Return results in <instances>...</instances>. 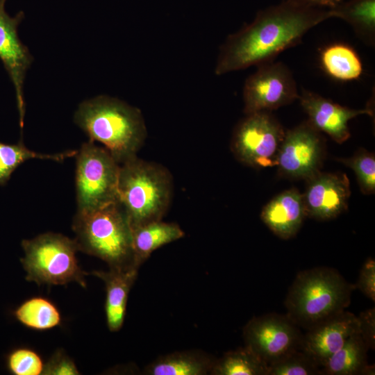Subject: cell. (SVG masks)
Listing matches in <instances>:
<instances>
[{
  "mask_svg": "<svg viewBox=\"0 0 375 375\" xmlns=\"http://www.w3.org/2000/svg\"><path fill=\"white\" fill-rule=\"evenodd\" d=\"M357 333V316L344 310L307 330L303 335L301 350L322 367L351 335Z\"/></svg>",
  "mask_w": 375,
  "mask_h": 375,
  "instance_id": "cell-15",
  "label": "cell"
},
{
  "mask_svg": "<svg viewBox=\"0 0 375 375\" xmlns=\"http://www.w3.org/2000/svg\"><path fill=\"white\" fill-rule=\"evenodd\" d=\"M303 335L286 315L276 313L253 317L243 328L244 346L268 365L301 349Z\"/></svg>",
  "mask_w": 375,
  "mask_h": 375,
  "instance_id": "cell-11",
  "label": "cell"
},
{
  "mask_svg": "<svg viewBox=\"0 0 375 375\" xmlns=\"http://www.w3.org/2000/svg\"><path fill=\"white\" fill-rule=\"evenodd\" d=\"M306 217L302 193L294 188L275 196L262 208L260 213L263 223L283 240L297 235Z\"/></svg>",
  "mask_w": 375,
  "mask_h": 375,
  "instance_id": "cell-16",
  "label": "cell"
},
{
  "mask_svg": "<svg viewBox=\"0 0 375 375\" xmlns=\"http://www.w3.org/2000/svg\"><path fill=\"white\" fill-rule=\"evenodd\" d=\"M8 366L15 375H40L42 374L44 364L35 351L23 348L16 349L9 355Z\"/></svg>",
  "mask_w": 375,
  "mask_h": 375,
  "instance_id": "cell-28",
  "label": "cell"
},
{
  "mask_svg": "<svg viewBox=\"0 0 375 375\" xmlns=\"http://www.w3.org/2000/svg\"><path fill=\"white\" fill-rule=\"evenodd\" d=\"M6 0H0V60L15 88L22 129L25 115L24 82L26 72L33 61L28 49L19 40L17 28L24 17L22 11L10 17L5 10Z\"/></svg>",
  "mask_w": 375,
  "mask_h": 375,
  "instance_id": "cell-12",
  "label": "cell"
},
{
  "mask_svg": "<svg viewBox=\"0 0 375 375\" xmlns=\"http://www.w3.org/2000/svg\"><path fill=\"white\" fill-rule=\"evenodd\" d=\"M321 62L326 72L339 81L357 79L362 72L359 56L346 44H335L327 47L322 52Z\"/></svg>",
  "mask_w": 375,
  "mask_h": 375,
  "instance_id": "cell-22",
  "label": "cell"
},
{
  "mask_svg": "<svg viewBox=\"0 0 375 375\" xmlns=\"http://www.w3.org/2000/svg\"><path fill=\"white\" fill-rule=\"evenodd\" d=\"M79 372L74 362L62 350L56 351L44 364L42 374L78 375Z\"/></svg>",
  "mask_w": 375,
  "mask_h": 375,
  "instance_id": "cell-29",
  "label": "cell"
},
{
  "mask_svg": "<svg viewBox=\"0 0 375 375\" xmlns=\"http://www.w3.org/2000/svg\"><path fill=\"white\" fill-rule=\"evenodd\" d=\"M72 229L78 251L106 262L109 269H139L127 215L116 201L91 212H77Z\"/></svg>",
  "mask_w": 375,
  "mask_h": 375,
  "instance_id": "cell-3",
  "label": "cell"
},
{
  "mask_svg": "<svg viewBox=\"0 0 375 375\" xmlns=\"http://www.w3.org/2000/svg\"><path fill=\"white\" fill-rule=\"evenodd\" d=\"M173 179L164 166L136 156L119 165L117 200L131 228L162 220L173 194Z\"/></svg>",
  "mask_w": 375,
  "mask_h": 375,
  "instance_id": "cell-5",
  "label": "cell"
},
{
  "mask_svg": "<svg viewBox=\"0 0 375 375\" xmlns=\"http://www.w3.org/2000/svg\"><path fill=\"white\" fill-rule=\"evenodd\" d=\"M201 350L174 351L158 357L144 369L146 375H210L216 360Z\"/></svg>",
  "mask_w": 375,
  "mask_h": 375,
  "instance_id": "cell-18",
  "label": "cell"
},
{
  "mask_svg": "<svg viewBox=\"0 0 375 375\" xmlns=\"http://www.w3.org/2000/svg\"><path fill=\"white\" fill-rule=\"evenodd\" d=\"M331 17L327 8L293 0L261 10L252 22L227 38L220 49L215 74L272 62L282 51L299 44L310 29Z\"/></svg>",
  "mask_w": 375,
  "mask_h": 375,
  "instance_id": "cell-1",
  "label": "cell"
},
{
  "mask_svg": "<svg viewBox=\"0 0 375 375\" xmlns=\"http://www.w3.org/2000/svg\"><path fill=\"white\" fill-rule=\"evenodd\" d=\"M75 156L77 212H91L117 201L120 165L110 153L89 140Z\"/></svg>",
  "mask_w": 375,
  "mask_h": 375,
  "instance_id": "cell-7",
  "label": "cell"
},
{
  "mask_svg": "<svg viewBox=\"0 0 375 375\" xmlns=\"http://www.w3.org/2000/svg\"><path fill=\"white\" fill-rule=\"evenodd\" d=\"M324 157V139L307 120L285 131L277 156L278 174L306 181L321 171Z\"/></svg>",
  "mask_w": 375,
  "mask_h": 375,
  "instance_id": "cell-10",
  "label": "cell"
},
{
  "mask_svg": "<svg viewBox=\"0 0 375 375\" xmlns=\"http://www.w3.org/2000/svg\"><path fill=\"white\" fill-rule=\"evenodd\" d=\"M285 131L272 112L247 114L234 129L231 150L244 165L257 169L276 166Z\"/></svg>",
  "mask_w": 375,
  "mask_h": 375,
  "instance_id": "cell-8",
  "label": "cell"
},
{
  "mask_svg": "<svg viewBox=\"0 0 375 375\" xmlns=\"http://www.w3.org/2000/svg\"><path fill=\"white\" fill-rule=\"evenodd\" d=\"M367 350L360 334H353L322 364V374H374V365L367 362Z\"/></svg>",
  "mask_w": 375,
  "mask_h": 375,
  "instance_id": "cell-19",
  "label": "cell"
},
{
  "mask_svg": "<svg viewBox=\"0 0 375 375\" xmlns=\"http://www.w3.org/2000/svg\"><path fill=\"white\" fill-rule=\"evenodd\" d=\"M358 333L368 349H375V309H367L357 316Z\"/></svg>",
  "mask_w": 375,
  "mask_h": 375,
  "instance_id": "cell-31",
  "label": "cell"
},
{
  "mask_svg": "<svg viewBox=\"0 0 375 375\" xmlns=\"http://www.w3.org/2000/svg\"><path fill=\"white\" fill-rule=\"evenodd\" d=\"M337 160L354 172L362 193L374 194L375 156L374 153L360 149L350 158Z\"/></svg>",
  "mask_w": 375,
  "mask_h": 375,
  "instance_id": "cell-27",
  "label": "cell"
},
{
  "mask_svg": "<svg viewBox=\"0 0 375 375\" xmlns=\"http://www.w3.org/2000/svg\"><path fill=\"white\" fill-rule=\"evenodd\" d=\"M319 367L312 358L298 349L269 365L267 375L322 374Z\"/></svg>",
  "mask_w": 375,
  "mask_h": 375,
  "instance_id": "cell-26",
  "label": "cell"
},
{
  "mask_svg": "<svg viewBox=\"0 0 375 375\" xmlns=\"http://www.w3.org/2000/svg\"><path fill=\"white\" fill-rule=\"evenodd\" d=\"M24 256L21 262L26 272V278L38 285H65L76 282L86 287V274L76 257L77 244L62 234L45 233L24 240Z\"/></svg>",
  "mask_w": 375,
  "mask_h": 375,
  "instance_id": "cell-6",
  "label": "cell"
},
{
  "mask_svg": "<svg viewBox=\"0 0 375 375\" xmlns=\"http://www.w3.org/2000/svg\"><path fill=\"white\" fill-rule=\"evenodd\" d=\"M306 182L305 192L302 193L306 217L329 220L347 209L351 189L346 174L320 171Z\"/></svg>",
  "mask_w": 375,
  "mask_h": 375,
  "instance_id": "cell-13",
  "label": "cell"
},
{
  "mask_svg": "<svg viewBox=\"0 0 375 375\" xmlns=\"http://www.w3.org/2000/svg\"><path fill=\"white\" fill-rule=\"evenodd\" d=\"M15 315L25 326L39 331L53 328L61 322L56 306L49 299L39 297L24 301L17 308Z\"/></svg>",
  "mask_w": 375,
  "mask_h": 375,
  "instance_id": "cell-24",
  "label": "cell"
},
{
  "mask_svg": "<svg viewBox=\"0 0 375 375\" xmlns=\"http://www.w3.org/2000/svg\"><path fill=\"white\" fill-rule=\"evenodd\" d=\"M74 122L93 142H99L120 165L137 156L147 138L141 111L108 96L80 103Z\"/></svg>",
  "mask_w": 375,
  "mask_h": 375,
  "instance_id": "cell-2",
  "label": "cell"
},
{
  "mask_svg": "<svg viewBox=\"0 0 375 375\" xmlns=\"http://www.w3.org/2000/svg\"><path fill=\"white\" fill-rule=\"evenodd\" d=\"M299 97L291 70L281 62H269L257 66V70L245 81L243 88L245 115L272 112L289 105Z\"/></svg>",
  "mask_w": 375,
  "mask_h": 375,
  "instance_id": "cell-9",
  "label": "cell"
},
{
  "mask_svg": "<svg viewBox=\"0 0 375 375\" xmlns=\"http://www.w3.org/2000/svg\"><path fill=\"white\" fill-rule=\"evenodd\" d=\"M132 235L135 262L140 267L154 251L183 238L185 232L176 223L160 220L132 228Z\"/></svg>",
  "mask_w": 375,
  "mask_h": 375,
  "instance_id": "cell-20",
  "label": "cell"
},
{
  "mask_svg": "<svg viewBox=\"0 0 375 375\" xmlns=\"http://www.w3.org/2000/svg\"><path fill=\"white\" fill-rule=\"evenodd\" d=\"M77 151H67L55 154L40 153L28 149L21 140L16 144L0 142V185H4L14 171L26 160L38 158L62 162L76 156Z\"/></svg>",
  "mask_w": 375,
  "mask_h": 375,
  "instance_id": "cell-25",
  "label": "cell"
},
{
  "mask_svg": "<svg viewBox=\"0 0 375 375\" xmlns=\"http://www.w3.org/2000/svg\"><path fill=\"white\" fill-rule=\"evenodd\" d=\"M356 289L359 290L365 297L375 301V260L368 258L361 267Z\"/></svg>",
  "mask_w": 375,
  "mask_h": 375,
  "instance_id": "cell-30",
  "label": "cell"
},
{
  "mask_svg": "<svg viewBox=\"0 0 375 375\" xmlns=\"http://www.w3.org/2000/svg\"><path fill=\"white\" fill-rule=\"evenodd\" d=\"M355 284L335 269L318 267L299 272L287 294L286 315L298 326L308 330L345 310L351 303Z\"/></svg>",
  "mask_w": 375,
  "mask_h": 375,
  "instance_id": "cell-4",
  "label": "cell"
},
{
  "mask_svg": "<svg viewBox=\"0 0 375 375\" xmlns=\"http://www.w3.org/2000/svg\"><path fill=\"white\" fill-rule=\"evenodd\" d=\"M302 4L321 8H327L334 7L343 0H293Z\"/></svg>",
  "mask_w": 375,
  "mask_h": 375,
  "instance_id": "cell-32",
  "label": "cell"
},
{
  "mask_svg": "<svg viewBox=\"0 0 375 375\" xmlns=\"http://www.w3.org/2000/svg\"><path fill=\"white\" fill-rule=\"evenodd\" d=\"M308 122L319 131L342 144L351 136L348 122L361 115H372L369 108L352 109L335 103L314 92L302 89L298 99Z\"/></svg>",
  "mask_w": 375,
  "mask_h": 375,
  "instance_id": "cell-14",
  "label": "cell"
},
{
  "mask_svg": "<svg viewBox=\"0 0 375 375\" xmlns=\"http://www.w3.org/2000/svg\"><path fill=\"white\" fill-rule=\"evenodd\" d=\"M137 268L93 271L90 274L101 279L106 287L105 310L108 329L119 331L126 315L128 297L138 274Z\"/></svg>",
  "mask_w": 375,
  "mask_h": 375,
  "instance_id": "cell-17",
  "label": "cell"
},
{
  "mask_svg": "<svg viewBox=\"0 0 375 375\" xmlns=\"http://www.w3.org/2000/svg\"><path fill=\"white\" fill-rule=\"evenodd\" d=\"M268 365L245 346L217 358L210 375H267Z\"/></svg>",
  "mask_w": 375,
  "mask_h": 375,
  "instance_id": "cell-23",
  "label": "cell"
},
{
  "mask_svg": "<svg viewBox=\"0 0 375 375\" xmlns=\"http://www.w3.org/2000/svg\"><path fill=\"white\" fill-rule=\"evenodd\" d=\"M331 17L347 22L366 44L375 42V0H343L328 9Z\"/></svg>",
  "mask_w": 375,
  "mask_h": 375,
  "instance_id": "cell-21",
  "label": "cell"
}]
</instances>
